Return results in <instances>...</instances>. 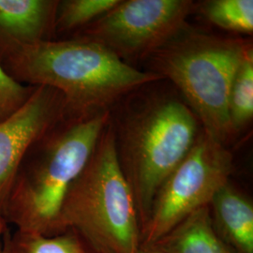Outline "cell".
<instances>
[{
    "instance_id": "5",
    "label": "cell",
    "mask_w": 253,
    "mask_h": 253,
    "mask_svg": "<svg viewBox=\"0 0 253 253\" xmlns=\"http://www.w3.org/2000/svg\"><path fill=\"white\" fill-rule=\"evenodd\" d=\"M72 229L95 253H138L141 227L118 163L110 123L64 200L59 231Z\"/></svg>"
},
{
    "instance_id": "13",
    "label": "cell",
    "mask_w": 253,
    "mask_h": 253,
    "mask_svg": "<svg viewBox=\"0 0 253 253\" xmlns=\"http://www.w3.org/2000/svg\"><path fill=\"white\" fill-rule=\"evenodd\" d=\"M120 0H58L55 13V38L66 39L88 26L117 6Z\"/></svg>"
},
{
    "instance_id": "18",
    "label": "cell",
    "mask_w": 253,
    "mask_h": 253,
    "mask_svg": "<svg viewBox=\"0 0 253 253\" xmlns=\"http://www.w3.org/2000/svg\"><path fill=\"white\" fill-rule=\"evenodd\" d=\"M7 230H8V224L5 220V218L2 216H0V245H1L3 236L5 235V233L7 232Z\"/></svg>"
},
{
    "instance_id": "2",
    "label": "cell",
    "mask_w": 253,
    "mask_h": 253,
    "mask_svg": "<svg viewBox=\"0 0 253 253\" xmlns=\"http://www.w3.org/2000/svg\"><path fill=\"white\" fill-rule=\"evenodd\" d=\"M11 78L29 86H48L62 94L65 117L110 111L136 88L163 80L120 60L104 47L85 39L39 42L0 57Z\"/></svg>"
},
{
    "instance_id": "4",
    "label": "cell",
    "mask_w": 253,
    "mask_h": 253,
    "mask_svg": "<svg viewBox=\"0 0 253 253\" xmlns=\"http://www.w3.org/2000/svg\"><path fill=\"white\" fill-rule=\"evenodd\" d=\"M253 42L190 27L148 55L146 72L169 82L199 120L203 130L226 145L235 139L229 118V95L235 73Z\"/></svg>"
},
{
    "instance_id": "10",
    "label": "cell",
    "mask_w": 253,
    "mask_h": 253,
    "mask_svg": "<svg viewBox=\"0 0 253 253\" xmlns=\"http://www.w3.org/2000/svg\"><path fill=\"white\" fill-rule=\"evenodd\" d=\"M212 222L218 235L235 253H253L252 201L229 182L209 204Z\"/></svg>"
},
{
    "instance_id": "11",
    "label": "cell",
    "mask_w": 253,
    "mask_h": 253,
    "mask_svg": "<svg viewBox=\"0 0 253 253\" xmlns=\"http://www.w3.org/2000/svg\"><path fill=\"white\" fill-rule=\"evenodd\" d=\"M148 246L163 253H235L215 230L209 206L191 213Z\"/></svg>"
},
{
    "instance_id": "19",
    "label": "cell",
    "mask_w": 253,
    "mask_h": 253,
    "mask_svg": "<svg viewBox=\"0 0 253 253\" xmlns=\"http://www.w3.org/2000/svg\"><path fill=\"white\" fill-rule=\"evenodd\" d=\"M138 253H163L156 249H154L152 247H149V246H144V245H141V248L139 250Z\"/></svg>"
},
{
    "instance_id": "17",
    "label": "cell",
    "mask_w": 253,
    "mask_h": 253,
    "mask_svg": "<svg viewBox=\"0 0 253 253\" xmlns=\"http://www.w3.org/2000/svg\"><path fill=\"white\" fill-rule=\"evenodd\" d=\"M8 233L9 231L7 230V232L5 233V235L3 236L2 242L0 245V253H9V239H8Z\"/></svg>"
},
{
    "instance_id": "16",
    "label": "cell",
    "mask_w": 253,
    "mask_h": 253,
    "mask_svg": "<svg viewBox=\"0 0 253 253\" xmlns=\"http://www.w3.org/2000/svg\"><path fill=\"white\" fill-rule=\"evenodd\" d=\"M34 89L15 81L0 66V122L21 108Z\"/></svg>"
},
{
    "instance_id": "8",
    "label": "cell",
    "mask_w": 253,
    "mask_h": 253,
    "mask_svg": "<svg viewBox=\"0 0 253 253\" xmlns=\"http://www.w3.org/2000/svg\"><path fill=\"white\" fill-rule=\"evenodd\" d=\"M64 117L62 94L41 85L21 108L0 122V216L27 151Z\"/></svg>"
},
{
    "instance_id": "3",
    "label": "cell",
    "mask_w": 253,
    "mask_h": 253,
    "mask_svg": "<svg viewBox=\"0 0 253 253\" xmlns=\"http://www.w3.org/2000/svg\"><path fill=\"white\" fill-rule=\"evenodd\" d=\"M110 111L64 117L30 147L19 166L3 210L15 231L60 233L59 217L72 184L90 158Z\"/></svg>"
},
{
    "instance_id": "7",
    "label": "cell",
    "mask_w": 253,
    "mask_h": 253,
    "mask_svg": "<svg viewBox=\"0 0 253 253\" xmlns=\"http://www.w3.org/2000/svg\"><path fill=\"white\" fill-rule=\"evenodd\" d=\"M195 9L196 2L191 0H120L69 38L96 42L132 66L176 36Z\"/></svg>"
},
{
    "instance_id": "9",
    "label": "cell",
    "mask_w": 253,
    "mask_h": 253,
    "mask_svg": "<svg viewBox=\"0 0 253 253\" xmlns=\"http://www.w3.org/2000/svg\"><path fill=\"white\" fill-rule=\"evenodd\" d=\"M57 4L58 0H0V57L55 40Z\"/></svg>"
},
{
    "instance_id": "15",
    "label": "cell",
    "mask_w": 253,
    "mask_h": 253,
    "mask_svg": "<svg viewBox=\"0 0 253 253\" xmlns=\"http://www.w3.org/2000/svg\"><path fill=\"white\" fill-rule=\"evenodd\" d=\"M229 118L234 135L253 118V54L246 57L235 74L229 95Z\"/></svg>"
},
{
    "instance_id": "12",
    "label": "cell",
    "mask_w": 253,
    "mask_h": 253,
    "mask_svg": "<svg viewBox=\"0 0 253 253\" xmlns=\"http://www.w3.org/2000/svg\"><path fill=\"white\" fill-rule=\"evenodd\" d=\"M8 239L9 253H95L72 229L51 235L14 231Z\"/></svg>"
},
{
    "instance_id": "14",
    "label": "cell",
    "mask_w": 253,
    "mask_h": 253,
    "mask_svg": "<svg viewBox=\"0 0 253 253\" xmlns=\"http://www.w3.org/2000/svg\"><path fill=\"white\" fill-rule=\"evenodd\" d=\"M196 8L209 23L231 32L253 35V0H208Z\"/></svg>"
},
{
    "instance_id": "6",
    "label": "cell",
    "mask_w": 253,
    "mask_h": 253,
    "mask_svg": "<svg viewBox=\"0 0 253 253\" xmlns=\"http://www.w3.org/2000/svg\"><path fill=\"white\" fill-rule=\"evenodd\" d=\"M234 156L202 130L195 145L163 182L141 231L142 245L153 244L200 208L208 207L229 182Z\"/></svg>"
},
{
    "instance_id": "1",
    "label": "cell",
    "mask_w": 253,
    "mask_h": 253,
    "mask_svg": "<svg viewBox=\"0 0 253 253\" xmlns=\"http://www.w3.org/2000/svg\"><path fill=\"white\" fill-rule=\"evenodd\" d=\"M109 123L142 231L158 190L195 145L203 128L165 79L122 97L110 109Z\"/></svg>"
}]
</instances>
